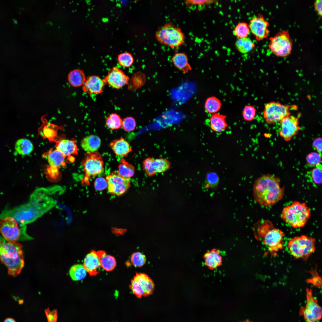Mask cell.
I'll return each instance as SVG.
<instances>
[{
	"label": "cell",
	"instance_id": "1",
	"mask_svg": "<svg viewBox=\"0 0 322 322\" xmlns=\"http://www.w3.org/2000/svg\"><path fill=\"white\" fill-rule=\"evenodd\" d=\"M280 179L270 174H264L257 179L253 186L255 201L260 205L269 207L274 205L283 198L284 188Z\"/></svg>",
	"mask_w": 322,
	"mask_h": 322
},
{
	"label": "cell",
	"instance_id": "2",
	"mask_svg": "<svg viewBox=\"0 0 322 322\" xmlns=\"http://www.w3.org/2000/svg\"><path fill=\"white\" fill-rule=\"evenodd\" d=\"M255 236L267 247L271 256H275L283 248V240L285 234L281 230L275 228L272 222L262 220L254 226Z\"/></svg>",
	"mask_w": 322,
	"mask_h": 322
},
{
	"label": "cell",
	"instance_id": "3",
	"mask_svg": "<svg viewBox=\"0 0 322 322\" xmlns=\"http://www.w3.org/2000/svg\"><path fill=\"white\" fill-rule=\"evenodd\" d=\"M23 246L17 242L6 241L0 245V261L7 267L9 275H18L24 265Z\"/></svg>",
	"mask_w": 322,
	"mask_h": 322
},
{
	"label": "cell",
	"instance_id": "4",
	"mask_svg": "<svg viewBox=\"0 0 322 322\" xmlns=\"http://www.w3.org/2000/svg\"><path fill=\"white\" fill-rule=\"evenodd\" d=\"M46 189L38 190L31 195L30 202L21 206L22 211L31 222L55 205V201Z\"/></svg>",
	"mask_w": 322,
	"mask_h": 322
},
{
	"label": "cell",
	"instance_id": "5",
	"mask_svg": "<svg viewBox=\"0 0 322 322\" xmlns=\"http://www.w3.org/2000/svg\"><path fill=\"white\" fill-rule=\"evenodd\" d=\"M311 215L309 208L305 202L297 201L283 208L281 217L283 220L294 228L304 227Z\"/></svg>",
	"mask_w": 322,
	"mask_h": 322
},
{
	"label": "cell",
	"instance_id": "6",
	"mask_svg": "<svg viewBox=\"0 0 322 322\" xmlns=\"http://www.w3.org/2000/svg\"><path fill=\"white\" fill-rule=\"evenodd\" d=\"M155 37L159 43L171 48L183 45L185 41V35L181 29L171 22L166 23L159 28Z\"/></svg>",
	"mask_w": 322,
	"mask_h": 322
},
{
	"label": "cell",
	"instance_id": "7",
	"mask_svg": "<svg viewBox=\"0 0 322 322\" xmlns=\"http://www.w3.org/2000/svg\"><path fill=\"white\" fill-rule=\"evenodd\" d=\"M287 247L294 258L306 261L315 250V240L311 236L302 235L291 239Z\"/></svg>",
	"mask_w": 322,
	"mask_h": 322
},
{
	"label": "cell",
	"instance_id": "8",
	"mask_svg": "<svg viewBox=\"0 0 322 322\" xmlns=\"http://www.w3.org/2000/svg\"><path fill=\"white\" fill-rule=\"evenodd\" d=\"M17 222L13 217L6 216L0 221V233L7 242H17L20 239L24 240L31 239L26 234V228L22 226L20 228Z\"/></svg>",
	"mask_w": 322,
	"mask_h": 322
},
{
	"label": "cell",
	"instance_id": "9",
	"mask_svg": "<svg viewBox=\"0 0 322 322\" xmlns=\"http://www.w3.org/2000/svg\"><path fill=\"white\" fill-rule=\"evenodd\" d=\"M269 40V47L275 55L285 57L291 53L293 41L287 31L281 30L270 37Z\"/></svg>",
	"mask_w": 322,
	"mask_h": 322
},
{
	"label": "cell",
	"instance_id": "10",
	"mask_svg": "<svg viewBox=\"0 0 322 322\" xmlns=\"http://www.w3.org/2000/svg\"><path fill=\"white\" fill-rule=\"evenodd\" d=\"M291 106L274 101L267 103L263 111L265 122L268 124L280 122L284 118L290 115Z\"/></svg>",
	"mask_w": 322,
	"mask_h": 322
},
{
	"label": "cell",
	"instance_id": "11",
	"mask_svg": "<svg viewBox=\"0 0 322 322\" xmlns=\"http://www.w3.org/2000/svg\"><path fill=\"white\" fill-rule=\"evenodd\" d=\"M85 155L82 165L85 174L84 179L88 182L89 179L101 173L104 162L101 154L97 152H87Z\"/></svg>",
	"mask_w": 322,
	"mask_h": 322
},
{
	"label": "cell",
	"instance_id": "12",
	"mask_svg": "<svg viewBox=\"0 0 322 322\" xmlns=\"http://www.w3.org/2000/svg\"><path fill=\"white\" fill-rule=\"evenodd\" d=\"M155 285L152 279L144 273H136L129 286L133 294L138 298L152 294Z\"/></svg>",
	"mask_w": 322,
	"mask_h": 322
},
{
	"label": "cell",
	"instance_id": "13",
	"mask_svg": "<svg viewBox=\"0 0 322 322\" xmlns=\"http://www.w3.org/2000/svg\"><path fill=\"white\" fill-rule=\"evenodd\" d=\"M306 305L301 308L300 315L303 316L307 322H316L321 318V308L317 300L313 297L311 289H306Z\"/></svg>",
	"mask_w": 322,
	"mask_h": 322
},
{
	"label": "cell",
	"instance_id": "14",
	"mask_svg": "<svg viewBox=\"0 0 322 322\" xmlns=\"http://www.w3.org/2000/svg\"><path fill=\"white\" fill-rule=\"evenodd\" d=\"M106 180L108 192L116 196L124 193L130 185L131 181L129 178L123 177L114 172L108 175Z\"/></svg>",
	"mask_w": 322,
	"mask_h": 322
},
{
	"label": "cell",
	"instance_id": "15",
	"mask_svg": "<svg viewBox=\"0 0 322 322\" xmlns=\"http://www.w3.org/2000/svg\"><path fill=\"white\" fill-rule=\"evenodd\" d=\"M280 122L281 128L278 134L286 141H290L300 129L298 118L294 116H287Z\"/></svg>",
	"mask_w": 322,
	"mask_h": 322
},
{
	"label": "cell",
	"instance_id": "16",
	"mask_svg": "<svg viewBox=\"0 0 322 322\" xmlns=\"http://www.w3.org/2000/svg\"><path fill=\"white\" fill-rule=\"evenodd\" d=\"M250 30L257 41L267 38L269 32V23L261 14L253 18L248 25Z\"/></svg>",
	"mask_w": 322,
	"mask_h": 322
},
{
	"label": "cell",
	"instance_id": "17",
	"mask_svg": "<svg viewBox=\"0 0 322 322\" xmlns=\"http://www.w3.org/2000/svg\"><path fill=\"white\" fill-rule=\"evenodd\" d=\"M103 80L106 84L118 89L128 84L130 79L122 70L114 66L109 71Z\"/></svg>",
	"mask_w": 322,
	"mask_h": 322
},
{
	"label": "cell",
	"instance_id": "18",
	"mask_svg": "<svg viewBox=\"0 0 322 322\" xmlns=\"http://www.w3.org/2000/svg\"><path fill=\"white\" fill-rule=\"evenodd\" d=\"M105 84L103 79L98 76H91L86 79L82 89L84 92L90 95L98 94L103 92Z\"/></svg>",
	"mask_w": 322,
	"mask_h": 322
},
{
	"label": "cell",
	"instance_id": "19",
	"mask_svg": "<svg viewBox=\"0 0 322 322\" xmlns=\"http://www.w3.org/2000/svg\"><path fill=\"white\" fill-rule=\"evenodd\" d=\"M83 266L90 276H94L97 274L101 268L98 251L91 250L86 256Z\"/></svg>",
	"mask_w": 322,
	"mask_h": 322
},
{
	"label": "cell",
	"instance_id": "20",
	"mask_svg": "<svg viewBox=\"0 0 322 322\" xmlns=\"http://www.w3.org/2000/svg\"><path fill=\"white\" fill-rule=\"evenodd\" d=\"M109 145L115 154L120 156L126 157L132 150L129 143L122 137L112 140Z\"/></svg>",
	"mask_w": 322,
	"mask_h": 322
},
{
	"label": "cell",
	"instance_id": "21",
	"mask_svg": "<svg viewBox=\"0 0 322 322\" xmlns=\"http://www.w3.org/2000/svg\"><path fill=\"white\" fill-rule=\"evenodd\" d=\"M171 60L174 66L184 73H188L192 69L188 57L184 53H175L172 57Z\"/></svg>",
	"mask_w": 322,
	"mask_h": 322
},
{
	"label": "cell",
	"instance_id": "22",
	"mask_svg": "<svg viewBox=\"0 0 322 322\" xmlns=\"http://www.w3.org/2000/svg\"><path fill=\"white\" fill-rule=\"evenodd\" d=\"M226 117V115L218 113L212 114L210 119L211 129L218 133L225 131L228 126L225 120Z\"/></svg>",
	"mask_w": 322,
	"mask_h": 322
},
{
	"label": "cell",
	"instance_id": "23",
	"mask_svg": "<svg viewBox=\"0 0 322 322\" xmlns=\"http://www.w3.org/2000/svg\"><path fill=\"white\" fill-rule=\"evenodd\" d=\"M203 257L205 265L210 269H215L222 264V258L217 249H213L207 252Z\"/></svg>",
	"mask_w": 322,
	"mask_h": 322
},
{
	"label": "cell",
	"instance_id": "24",
	"mask_svg": "<svg viewBox=\"0 0 322 322\" xmlns=\"http://www.w3.org/2000/svg\"><path fill=\"white\" fill-rule=\"evenodd\" d=\"M101 141L97 136L91 135L86 137L81 141V146L87 152L96 151L100 146Z\"/></svg>",
	"mask_w": 322,
	"mask_h": 322
},
{
	"label": "cell",
	"instance_id": "25",
	"mask_svg": "<svg viewBox=\"0 0 322 322\" xmlns=\"http://www.w3.org/2000/svg\"><path fill=\"white\" fill-rule=\"evenodd\" d=\"M171 162L167 159L160 158H152L151 162V170L153 176L158 173L164 172L171 168Z\"/></svg>",
	"mask_w": 322,
	"mask_h": 322
},
{
	"label": "cell",
	"instance_id": "26",
	"mask_svg": "<svg viewBox=\"0 0 322 322\" xmlns=\"http://www.w3.org/2000/svg\"><path fill=\"white\" fill-rule=\"evenodd\" d=\"M56 149L61 152L65 157L76 153L77 148L76 143L74 141L63 139L57 145Z\"/></svg>",
	"mask_w": 322,
	"mask_h": 322
},
{
	"label": "cell",
	"instance_id": "27",
	"mask_svg": "<svg viewBox=\"0 0 322 322\" xmlns=\"http://www.w3.org/2000/svg\"><path fill=\"white\" fill-rule=\"evenodd\" d=\"M68 78L70 84L75 87L83 86L86 80L83 72L78 69L71 71L68 74Z\"/></svg>",
	"mask_w": 322,
	"mask_h": 322
},
{
	"label": "cell",
	"instance_id": "28",
	"mask_svg": "<svg viewBox=\"0 0 322 322\" xmlns=\"http://www.w3.org/2000/svg\"><path fill=\"white\" fill-rule=\"evenodd\" d=\"M101 267L107 271L113 270L116 265L115 258L113 256L106 255L104 251H98Z\"/></svg>",
	"mask_w": 322,
	"mask_h": 322
},
{
	"label": "cell",
	"instance_id": "29",
	"mask_svg": "<svg viewBox=\"0 0 322 322\" xmlns=\"http://www.w3.org/2000/svg\"><path fill=\"white\" fill-rule=\"evenodd\" d=\"M34 149L33 144L28 139L23 138L18 140L15 145V149L19 154L23 155L31 153Z\"/></svg>",
	"mask_w": 322,
	"mask_h": 322
},
{
	"label": "cell",
	"instance_id": "30",
	"mask_svg": "<svg viewBox=\"0 0 322 322\" xmlns=\"http://www.w3.org/2000/svg\"><path fill=\"white\" fill-rule=\"evenodd\" d=\"M65 156L56 149L49 152L47 155V160L50 166L57 168L62 165L64 162Z\"/></svg>",
	"mask_w": 322,
	"mask_h": 322
},
{
	"label": "cell",
	"instance_id": "31",
	"mask_svg": "<svg viewBox=\"0 0 322 322\" xmlns=\"http://www.w3.org/2000/svg\"><path fill=\"white\" fill-rule=\"evenodd\" d=\"M222 103L216 97L212 96L207 98L204 105L205 111L212 114L217 113L220 109Z\"/></svg>",
	"mask_w": 322,
	"mask_h": 322
},
{
	"label": "cell",
	"instance_id": "32",
	"mask_svg": "<svg viewBox=\"0 0 322 322\" xmlns=\"http://www.w3.org/2000/svg\"><path fill=\"white\" fill-rule=\"evenodd\" d=\"M235 45L236 49L242 53H248L255 47V44L247 37L239 38L236 41Z\"/></svg>",
	"mask_w": 322,
	"mask_h": 322
},
{
	"label": "cell",
	"instance_id": "33",
	"mask_svg": "<svg viewBox=\"0 0 322 322\" xmlns=\"http://www.w3.org/2000/svg\"><path fill=\"white\" fill-rule=\"evenodd\" d=\"M134 171L135 168L133 165L129 163L124 159L120 160L118 170L119 175L124 177L129 178L134 175Z\"/></svg>",
	"mask_w": 322,
	"mask_h": 322
},
{
	"label": "cell",
	"instance_id": "34",
	"mask_svg": "<svg viewBox=\"0 0 322 322\" xmlns=\"http://www.w3.org/2000/svg\"><path fill=\"white\" fill-rule=\"evenodd\" d=\"M86 272L83 265L78 264L71 267L69 274L72 280L77 281L83 279L86 275Z\"/></svg>",
	"mask_w": 322,
	"mask_h": 322
},
{
	"label": "cell",
	"instance_id": "35",
	"mask_svg": "<svg viewBox=\"0 0 322 322\" xmlns=\"http://www.w3.org/2000/svg\"><path fill=\"white\" fill-rule=\"evenodd\" d=\"M123 120L120 115L115 113L110 114L106 120L107 126L112 130L117 129L122 126Z\"/></svg>",
	"mask_w": 322,
	"mask_h": 322
},
{
	"label": "cell",
	"instance_id": "36",
	"mask_svg": "<svg viewBox=\"0 0 322 322\" xmlns=\"http://www.w3.org/2000/svg\"><path fill=\"white\" fill-rule=\"evenodd\" d=\"M250 31L248 25L247 23L240 22L235 27L233 33L239 38H245L247 37Z\"/></svg>",
	"mask_w": 322,
	"mask_h": 322
},
{
	"label": "cell",
	"instance_id": "37",
	"mask_svg": "<svg viewBox=\"0 0 322 322\" xmlns=\"http://www.w3.org/2000/svg\"><path fill=\"white\" fill-rule=\"evenodd\" d=\"M117 59L119 64L122 67L126 68L130 67L134 61V59L131 54L127 52L119 54Z\"/></svg>",
	"mask_w": 322,
	"mask_h": 322
},
{
	"label": "cell",
	"instance_id": "38",
	"mask_svg": "<svg viewBox=\"0 0 322 322\" xmlns=\"http://www.w3.org/2000/svg\"><path fill=\"white\" fill-rule=\"evenodd\" d=\"M256 110L253 106L246 105L242 111V116L244 120L247 121H252L256 116Z\"/></svg>",
	"mask_w": 322,
	"mask_h": 322
},
{
	"label": "cell",
	"instance_id": "39",
	"mask_svg": "<svg viewBox=\"0 0 322 322\" xmlns=\"http://www.w3.org/2000/svg\"><path fill=\"white\" fill-rule=\"evenodd\" d=\"M206 186L208 188L215 189L217 188L219 182V178L215 172L208 173L206 176Z\"/></svg>",
	"mask_w": 322,
	"mask_h": 322
},
{
	"label": "cell",
	"instance_id": "40",
	"mask_svg": "<svg viewBox=\"0 0 322 322\" xmlns=\"http://www.w3.org/2000/svg\"><path fill=\"white\" fill-rule=\"evenodd\" d=\"M131 260L134 266L140 267L142 266L145 263L146 258L145 256L142 253L137 252L132 254Z\"/></svg>",
	"mask_w": 322,
	"mask_h": 322
},
{
	"label": "cell",
	"instance_id": "41",
	"mask_svg": "<svg viewBox=\"0 0 322 322\" xmlns=\"http://www.w3.org/2000/svg\"><path fill=\"white\" fill-rule=\"evenodd\" d=\"M318 152H312L309 154L306 157V160L308 165L316 166L320 164L321 157Z\"/></svg>",
	"mask_w": 322,
	"mask_h": 322
},
{
	"label": "cell",
	"instance_id": "42",
	"mask_svg": "<svg viewBox=\"0 0 322 322\" xmlns=\"http://www.w3.org/2000/svg\"><path fill=\"white\" fill-rule=\"evenodd\" d=\"M315 167L311 171V177L313 182L319 185L322 182V166L320 164Z\"/></svg>",
	"mask_w": 322,
	"mask_h": 322
},
{
	"label": "cell",
	"instance_id": "43",
	"mask_svg": "<svg viewBox=\"0 0 322 322\" xmlns=\"http://www.w3.org/2000/svg\"><path fill=\"white\" fill-rule=\"evenodd\" d=\"M136 126L135 119L132 117H127L122 121V126L123 129L126 131L130 132L134 130Z\"/></svg>",
	"mask_w": 322,
	"mask_h": 322
},
{
	"label": "cell",
	"instance_id": "44",
	"mask_svg": "<svg viewBox=\"0 0 322 322\" xmlns=\"http://www.w3.org/2000/svg\"><path fill=\"white\" fill-rule=\"evenodd\" d=\"M312 276L307 279L306 282L318 287H321V278L319 275L316 270H312L310 272Z\"/></svg>",
	"mask_w": 322,
	"mask_h": 322
},
{
	"label": "cell",
	"instance_id": "45",
	"mask_svg": "<svg viewBox=\"0 0 322 322\" xmlns=\"http://www.w3.org/2000/svg\"><path fill=\"white\" fill-rule=\"evenodd\" d=\"M214 0H188L185 1V4L188 7L192 6H202L208 5L215 3Z\"/></svg>",
	"mask_w": 322,
	"mask_h": 322
},
{
	"label": "cell",
	"instance_id": "46",
	"mask_svg": "<svg viewBox=\"0 0 322 322\" xmlns=\"http://www.w3.org/2000/svg\"><path fill=\"white\" fill-rule=\"evenodd\" d=\"M95 189L99 191H102L107 187V183L104 178L99 177L97 178L94 183Z\"/></svg>",
	"mask_w": 322,
	"mask_h": 322
},
{
	"label": "cell",
	"instance_id": "47",
	"mask_svg": "<svg viewBox=\"0 0 322 322\" xmlns=\"http://www.w3.org/2000/svg\"><path fill=\"white\" fill-rule=\"evenodd\" d=\"M47 322H57L58 314L56 309L51 311L48 308L45 310Z\"/></svg>",
	"mask_w": 322,
	"mask_h": 322
},
{
	"label": "cell",
	"instance_id": "48",
	"mask_svg": "<svg viewBox=\"0 0 322 322\" xmlns=\"http://www.w3.org/2000/svg\"><path fill=\"white\" fill-rule=\"evenodd\" d=\"M322 142L321 138L318 137L315 139L312 143L313 146L321 155L322 151Z\"/></svg>",
	"mask_w": 322,
	"mask_h": 322
},
{
	"label": "cell",
	"instance_id": "49",
	"mask_svg": "<svg viewBox=\"0 0 322 322\" xmlns=\"http://www.w3.org/2000/svg\"><path fill=\"white\" fill-rule=\"evenodd\" d=\"M322 1L316 0L314 3V7L318 15L321 17L322 15Z\"/></svg>",
	"mask_w": 322,
	"mask_h": 322
},
{
	"label": "cell",
	"instance_id": "50",
	"mask_svg": "<svg viewBox=\"0 0 322 322\" xmlns=\"http://www.w3.org/2000/svg\"><path fill=\"white\" fill-rule=\"evenodd\" d=\"M4 322H16L15 321L11 318H7L6 319Z\"/></svg>",
	"mask_w": 322,
	"mask_h": 322
},
{
	"label": "cell",
	"instance_id": "51",
	"mask_svg": "<svg viewBox=\"0 0 322 322\" xmlns=\"http://www.w3.org/2000/svg\"><path fill=\"white\" fill-rule=\"evenodd\" d=\"M241 322H251V321H250V320H244V321H241Z\"/></svg>",
	"mask_w": 322,
	"mask_h": 322
}]
</instances>
